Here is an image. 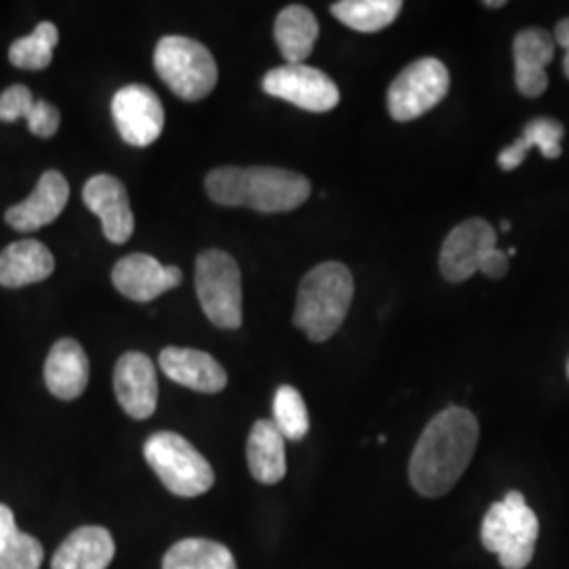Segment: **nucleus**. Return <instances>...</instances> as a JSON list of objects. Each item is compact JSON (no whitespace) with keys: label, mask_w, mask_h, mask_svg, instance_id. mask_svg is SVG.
<instances>
[{"label":"nucleus","mask_w":569,"mask_h":569,"mask_svg":"<svg viewBox=\"0 0 569 569\" xmlns=\"http://www.w3.org/2000/svg\"><path fill=\"white\" fill-rule=\"evenodd\" d=\"M197 296L204 317L220 329L243 326V283L241 270L222 249H207L197 258Z\"/></svg>","instance_id":"7"},{"label":"nucleus","mask_w":569,"mask_h":569,"mask_svg":"<svg viewBox=\"0 0 569 569\" xmlns=\"http://www.w3.org/2000/svg\"><path fill=\"white\" fill-rule=\"evenodd\" d=\"M266 93L298 106L306 112H329L340 103L338 84L323 70L306 63H284L262 81Z\"/></svg>","instance_id":"9"},{"label":"nucleus","mask_w":569,"mask_h":569,"mask_svg":"<svg viewBox=\"0 0 569 569\" xmlns=\"http://www.w3.org/2000/svg\"><path fill=\"white\" fill-rule=\"evenodd\" d=\"M18 533H20V529L16 523L13 510L0 505V555L18 538Z\"/></svg>","instance_id":"33"},{"label":"nucleus","mask_w":569,"mask_h":569,"mask_svg":"<svg viewBox=\"0 0 569 569\" xmlns=\"http://www.w3.org/2000/svg\"><path fill=\"white\" fill-rule=\"evenodd\" d=\"M161 369L164 376L182 387L213 395L224 390L228 385L224 367L220 366L209 352L197 348H182V346H167L161 357Z\"/></svg>","instance_id":"17"},{"label":"nucleus","mask_w":569,"mask_h":569,"mask_svg":"<svg viewBox=\"0 0 569 569\" xmlns=\"http://www.w3.org/2000/svg\"><path fill=\"white\" fill-rule=\"evenodd\" d=\"M247 462L256 481L274 486L287 472L284 439L272 420H258L247 439Z\"/></svg>","instance_id":"21"},{"label":"nucleus","mask_w":569,"mask_h":569,"mask_svg":"<svg viewBox=\"0 0 569 569\" xmlns=\"http://www.w3.org/2000/svg\"><path fill=\"white\" fill-rule=\"evenodd\" d=\"M182 279L178 266L161 264L148 253H131L119 260L112 270V283L133 302H152L182 283Z\"/></svg>","instance_id":"13"},{"label":"nucleus","mask_w":569,"mask_h":569,"mask_svg":"<svg viewBox=\"0 0 569 569\" xmlns=\"http://www.w3.org/2000/svg\"><path fill=\"white\" fill-rule=\"evenodd\" d=\"M502 232H510V222H509V220H505V222H502Z\"/></svg>","instance_id":"36"},{"label":"nucleus","mask_w":569,"mask_h":569,"mask_svg":"<svg viewBox=\"0 0 569 569\" xmlns=\"http://www.w3.org/2000/svg\"><path fill=\"white\" fill-rule=\"evenodd\" d=\"M515 82L526 98H540L549 87L547 66L555 58V39L542 28L521 30L515 42Z\"/></svg>","instance_id":"16"},{"label":"nucleus","mask_w":569,"mask_h":569,"mask_svg":"<svg viewBox=\"0 0 569 569\" xmlns=\"http://www.w3.org/2000/svg\"><path fill=\"white\" fill-rule=\"evenodd\" d=\"M114 392L122 411L136 420H146L159 403L157 369L143 352H124L114 367Z\"/></svg>","instance_id":"12"},{"label":"nucleus","mask_w":569,"mask_h":569,"mask_svg":"<svg viewBox=\"0 0 569 569\" xmlns=\"http://www.w3.org/2000/svg\"><path fill=\"white\" fill-rule=\"evenodd\" d=\"M60 42V32L51 21H42L32 34L18 39L9 49V61L21 70H44Z\"/></svg>","instance_id":"25"},{"label":"nucleus","mask_w":569,"mask_h":569,"mask_svg":"<svg viewBox=\"0 0 569 569\" xmlns=\"http://www.w3.org/2000/svg\"><path fill=\"white\" fill-rule=\"evenodd\" d=\"M44 550L30 533L20 531L18 538L0 555V569H41Z\"/></svg>","instance_id":"28"},{"label":"nucleus","mask_w":569,"mask_h":569,"mask_svg":"<svg viewBox=\"0 0 569 569\" xmlns=\"http://www.w3.org/2000/svg\"><path fill=\"white\" fill-rule=\"evenodd\" d=\"M44 385L61 401L79 399L89 385V357L82 346L63 338L51 346L44 363Z\"/></svg>","instance_id":"18"},{"label":"nucleus","mask_w":569,"mask_h":569,"mask_svg":"<svg viewBox=\"0 0 569 569\" xmlns=\"http://www.w3.org/2000/svg\"><path fill=\"white\" fill-rule=\"evenodd\" d=\"M479 443V422L462 407L437 413L418 439L409 460V481L427 498H441L465 475Z\"/></svg>","instance_id":"1"},{"label":"nucleus","mask_w":569,"mask_h":569,"mask_svg":"<svg viewBox=\"0 0 569 569\" xmlns=\"http://www.w3.org/2000/svg\"><path fill=\"white\" fill-rule=\"evenodd\" d=\"M114 559V540L108 529L87 526L72 531L56 550L51 569H106Z\"/></svg>","instance_id":"20"},{"label":"nucleus","mask_w":569,"mask_h":569,"mask_svg":"<svg viewBox=\"0 0 569 569\" xmlns=\"http://www.w3.org/2000/svg\"><path fill=\"white\" fill-rule=\"evenodd\" d=\"M56 270V258L47 244L34 239L11 243L0 253V284L20 289L42 283Z\"/></svg>","instance_id":"19"},{"label":"nucleus","mask_w":569,"mask_h":569,"mask_svg":"<svg viewBox=\"0 0 569 569\" xmlns=\"http://www.w3.org/2000/svg\"><path fill=\"white\" fill-rule=\"evenodd\" d=\"M568 376H569V363H568Z\"/></svg>","instance_id":"38"},{"label":"nucleus","mask_w":569,"mask_h":569,"mask_svg":"<svg viewBox=\"0 0 569 569\" xmlns=\"http://www.w3.org/2000/svg\"><path fill=\"white\" fill-rule=\"evenodd\" d=\"M496 230L481 218H470L456 226L441 247L439 268L449 283H462L479 272V266L496 249Z\"/></svg>","instance_id":"11"},{"label":"nucleus","mask_w":569,"mask_h":569,"mask_svg":"<svg viewBox=\"0 0 569 569\" xmlns=\"http://www.w3.org/2000/svg\"><path fill=\"white\" fill-rule=\"evenodd\" d=\"M505 4H507V2H505V0H496V2H486V7H505Z\"/></svg>","instance_id":"35"},{"label":"nucleus","mask_w":569,"mask_h":569,"mask_svg":"<svg viewBox=\"0 0 569 569\" xmlns=\"http://www.w3.org/2000/svg\"><path fill=\"white\" fill-rule=\"evenodd\" d=\"M403 2L399 0H342L331 4L336 20L357 32H380L399 18Z\"/></svg>","instance_id":"24"},{"label":"nucleus","mask_w":569,"mask_h":569,"mask_svg":"<svg viewBox=\"0 0 569 569\" xmlns=\"http://www.w3.org/2000/svg\"><path fill=\"white\" fill-rule=\"evenodd\" d=\"M272 422L289 441H302L310 430V418L306 409L305 399L298 388L283 387L277 390L274 403H272Z\"/></svg>","instance_id":"26"},{"label":"nucleus","mask_w":569,"mask_h":569,"mask_svg":"<svg viewBox=\"0 0 569 569\" xmlns=\"http://www.w3.org/2000/svg\"><path fill=\"white\" fill-rule=\"evenodd\" d=\"M82 201L102 220L103 237L110 243H127L133 234L136 220L129 204L127 188L114 176H93L82 188Z\"/></svg>","instance_id":"14"},{"label":"nucleus","mask_w":569,"mask_h":569,"mask_svg":"<svg viewBox=\"0 0 569 569\" xmlns=\"http://www.w3.org/2000/svg\"><path fill=\"white\" fill-rule=\"evenodd\" d=\"M163 569H237V561L220 542L186 538L167 550Z\"/></svg>","instance_id":"23"},{"label":"nucleus","mask_w":569,"mask_h":569,"mask_svg":"<svg viewBox=\"0 0 569 569\" xmlns=\"http://www.w3.org/2000/svg\"><path fill=\"white\" fill-rule=\"evenodd\" d=\"M515 253H517V249H515V247H510L509 251H507V258H509V256H515Z\"/></svg>","instance_id":"37"},{"label":"nucleus","mask_w":569,"mask_h":569,"mask_svg":"<svg viewBox=\"0 0 569 569\" xmlns=\"http://www.w3.org/2000/svg\"><path fill=\"white\" fill-rule=\"evenodd\" d=\"M529 150H531V148H529V143L526 142L523 138H519L517 142L510 143L509 148H505V150L498 154L500 169H502V171H512V169L521 167L523 161H526V157H528Z\"/></svg>","instance_id":"31"},{"label":"nucleus","mask_w":569,"mask_h":569,"mask_svg":"<svg viewBox=\"0 0 569 569\" xmlns=\"http://www.w3.org/2000/svg\"><path fill=\"white\" fill-rule=\"evenodd\" d=\"M154 68L161 81L186 102H199L218 84V63L203 42L164 37L154 49Z\"/></svg>","instance_id":"6"},{"label":"nucleus","mask_w":569,"mask_h":569,"mask_svg":"<svg viewBox=\"0 0 569 569\" xmlns=\"http://www.w3.org/2000/svg\"><path fill=\"white\" fill-rule=\"evenodd\" d=\"M213 203L284 213L305 204L310 182L302 173L279 167H218L204 180Z\"/></svg>","instance_id":"2"},{"label":"nucleus","mask_w":569,"mask_h":569,"mask_svg":"<svg viewBox=\"0 0 569 569\" xmlns=\"http://www.w3.org/2000/svg\"><path fill=\"white\" fill-rule=\"evenodd\" d=\"M352 296L355 279L342 262L315 266L298 289L293 326L302 329L308 340L326 342L345 323Z\"/></svg>","instance_id":"3"},{"label":"nucleus","mask_w":569,"mask_h":569,"mask_svg":"<svg viewBox=\"0 0 569 569\" xmlns=\"http://www.w3.org/2000/svg\"><path fill=\"white\" fill-rule=\"evenodd\" d=\"M449 91V72L443 61L422 58L409 63L388 89V112L395 121L425 117Z\"/></svg>","instance_id":"8"},{"label":"nucleus","mask_w":569,"mask_h":569,"mask_svg":"<svg viewBox=\"0 0 569 569\" xmlns=\"http://www.w3.org/2000/svg\"><path fill=\"white\" fill-rule=\"evenodd\" d=\"M540 523L521 491L491 505L481 523V542L505 569H526L533 557Z\"/></svg>","instance_id":"4"},{"label":"nucleus","mask_w":569,"mask_h":569,"mask_svg":"<svg viewBox=\"0 0 569 569\" xmlns=\"http://www.w3.org/2000/svg\"><path fill=\"white\" fill-rule=\"evenodd\" d=\"M70 199V183L61 176L60 171H47L32 194L7 209L4 220L7 224L20 232H34L42 226L56 222L66 209Z\"/></svg>","instance_id":"15"},{"label":"nucleus","mask_w":569,"mask_h":569,"mask_svg":"<svg viewBox=\"0 0 569 569\" xmlns=\"http://www.w3.org/2000/svg\"><path fill=\"white\" fill-rule=\"evenodd\" d=\"M479 272H483L489 279H502L509 272V258L498 247L491 249L483 262L479 266Z\"/></svg>","instance_id":"32"},{"label":"nucleus","mask_w":569,"mask_h":569,"mask_svg":"<svg viewBox=\"0 0 569 569\" xmlns=\"http://www.w3.org/2000/svg\"><path fill=\"white\" fill-rule=\"evenodd\" d=\"M274 39L287 63H305L319 39V21L302 4H289L277 16Z\"/></svg>","instance_id":"22"},{"label":"nucleus","mask_w":569,"mask_h":569,"mask_svg":"<svg viewBox=\"0 0 569 569\" xmlns=\"http://www.w3.org/2000/svg\"><path fill=\"white\" fill-rule=\"evenodd\" d=\"M143 456L164 488L180 498H197L213 488V468L203 453L178 432H154L143 446Z\"/></svg>","instance_id":"5"},{"label":"nucleus","mask_w":569,"mask_h":569,"mask_svg":"<svg viewBox=\"0 0 569 569\" xmlns=\"http://www.w3.org/2000/svg\"><path fill=\"white\" fill-rule=\"evenodd\" d=\"M555 42L566 49V60H563V72L569 79V20H561L555 28Z\"/></svg>","instance_id":"34"},{"label":"nucleus","mask_w":569,"mask_h":569,"mask_svg":"<svg viewBox=\"0 0 569 569\" xmlns=\"http://www.w3.org/2000/svg\"><path fill=\"white\" fill-rule=\"evenodd\" d=\"M110 112L122 140L131 146L146 148L163 133V103L146 84H127L119 89L112 98Z\"/></svg>","instance_id":"10"},{"label":"nucleus","mask_w":569,"mask_h":569,"mask_svg":"<svg viewBox=\"0 0 569 569\" xmlns=\"http://www.w3.org/2000/svg\"><path fill=\"white\" fill-rule=\"evenodd\" d=\"M34 96L26 84H13L0 93V121L16 122L20 119H28Z\"/></svg>","instance_id":"29"},{"label":"nucleus","mask_w":569,"mask_h":569,"mask_svg":"<svg viewBox=\"0 0 569 569\" xmlns=\"http://www.w3.org/2000/svg\"><path fill=\"white\" fill-rule=\"evenodd\" d=\"M28 127L34 136L39 138H53L60 129V110L53 103L44 102V100H37L30 114H28Z\"/></svg>","instance_id":"30"},{"label":"nucleus","mask_w":569,"mask_h":569,"mask_svg":"<svg viewBox=\"0 0 569 569\" xmlns=\"http://www.w3.org/2000/svg\"><path fill=\"white\" fill-rule=\"evenodd\" d=\"M566 136V127L557 119H533L526 124L523 129V140L529 143V148H538L545 159L555 161L561 157V140Z\"/></svg>","instance_id":"27"}]
</instances>
